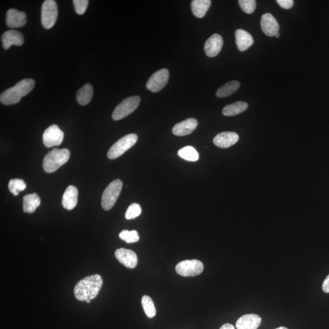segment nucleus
<instances>
[{
	"instance_id": "nucleus-1",
	"label": "nucleus",
	"mask_w": 329,
	"mask_h": 329,
	"mask_svg": "<svg viewBox=\"0 0 329 329\" xmlns=\"http://www.w3.org/2000/svg\"><path fill=\"white\" fill-rule=\"evenodd\" d=\"M103 279L99 275L88 276L80 281L74 289V297L77 300L86 301L95 299L102 286Z\"/></svg>"
},
{
	"instance_id": "nucleus-2",
	"label": "nucleus",
	"mask_w": 329,
	"mask_h": 329,
	"mask_svg": "<svg viewBox=\"0 0 329 329\" xmlns=\"http://www.w3.org/2000/svg\"><path fill=\"white\" fill-rule=\"evenodd\" d=\"M35 85L32 79H24L19 81L14 86L8 88L1 94L0 101L5 105L18 103L22 97L31 92Z\"/></svg>"
},
{
	"instance_id": "nucleus-3",
	"label": "nucleus",
	"mask_w": 329,
	"mask_h": 329,
	"mask_svg": "<svg viewBox=\"0 0 329 329\" xmlns=\"http://www.w3.org/2000/svg\"><path fill=\"white\" fill-rule=\"evenodd\" d=\"M70 152L68 149L54 148L44 157L43 168L46 173H51L62 167L70 159Z\"/></svg>"
},
{
	"instance_id": "nucleus-4",
	"label": "nucleus",
	"mask_w": 329,
	"mask_h": 329,
	"mask_svg": "<svg viewBox=\"0 0 329 329\" xmlns=\"http://www.w3.org/2000/svg\"><path fill=\"white\" fill-rule=\"evenodd\" d=\"M123 182L120 179H116L109 184L102 195L101 206L105 211H109L115 205L120 195Z\"/></svg>"
},
{
	"instance_id": "nucleus-5",
	"label": "nucleus",
	"mask_w": 329,
	"mask_h": 329,
	"mask_svg": "<svg viewBox=\"0 0 329 329\" xmlns=\"http://www.w3.org/2000/svg\"><path fill=\"white\" fill-rule=\"evenodd\" d=\"M138 136L135 134H129L121 138L109 149L107 156L110 159H115L123 155L125 152L137 143Z\"/></svg>"
},
{
	"instance_id": "nucleus-6",
	"label": "nucleus",
	"mask_w": 329,
	"mask_h": 329,
	"mask_svg": "<svg viewBox=\"0 0 329 329\" xmlns=\"http://www.w3.org/2000/svg\"><path fill=\"white\" fill-rule=\"evenodd\" d=\"M140 103L139 96H130L117 105L112 113L113 120H121L134 112Z\"/></svg>"
},
{
	"instance_id": "nucleus-7",
	"label": "nucleus",
	"mask_w": 329,
	"mask_h": 329,
	"mask_svg": "<svg viewBox=\"0 0 329 329\" xmlns=\"http://www.w3.org/2000/svg\"><path fill=\"white\" fill-rule=\"evenodd\" d=\"M58 15L57 5L54 0H46L41 6V24L45 29L51 28L56 23Z\"/></svg>"
},
{
	"instance_id": "nucleus-8",
	"label": "nucleus",
	"mask_w": 329,
	"mask_h": 329,
	"mask_svg": "<svg viewBox=\"0 0 329 329\" xmlns=\"http://www.w3.org/2000/svg\"><path fill=\"white\" fill-rule=\"evenodd\" d=\"M204 265L198 260H186L178 263L176 267V272L184 277H193L203 273Z\"/></svg>"
},
{
	"instance_id": "nucleus-9",
	"label": "nucleus",
	"mask_w": 329,
	"mask_h": 329,
	"mask_svg": "<svg viewBox=\"0 0 329 329\" xmlns=\"http://www.w3.org/2000/svg\"><path fill=\"white\" fill-rule=\"evenodd\" d=\"M169 71L166 68L157 71L152 75L147 83L146 88L152 92H158L167 85L169 79Z\"/></svg>"
},
{
	"instance_id": "nucleus-10",
	"label": "nucleus",
	"mask_w": 329,
	"mask_h": 329,
	"mask_svg": "<svg viewBox=\"0 0 329 329\" xmlns=\"http://www.w3.org/2000/svg\"><path fill=\"white\" fill-rule=\"evenodd\" d=\"M64 137L63 131L56 124L48 127L43 134V143L47 148L59 146Z\"/></svg>"
},
{
	"instance_id": "nucleus-11",
	"label": "nucleus",
	"mask_w": 329,
	"mask_h": 329,
	"mask_svg": "<svg viewBox=\"0 0 329 329\" xmlns=\"http://www.w3.org/2000/svg\"><path fill=\"white\" fill-rule=\"evenodd\" d=\"M115 256L118 261L127 268H134L137 265V254L134 251L125 248H120L115 251Z\"/></svg>"
},
{
	"instance_id": "nucleus-12",
	"label": "nucleus",
	"mask_w": 329,
	"mask_h": 329,
	"mask_svg": "<svg viewBox=\"0 0 329 329\" xmlns=\"http://www.w3.org/2000/svg\"><path fill=\"white\" fill-rule=\"evenodd\" d=\"M223 46V37L218 34H214L206 41L204 50L207 56L214 57L220 53Z\"/></svg>"
},
{
	"instance_id": "nucleus-13",
	"label": "nucleus",
	"mask_w": 329,
	"mask_h": 329,
	"mask_svg": "<svg viewBox=\"0 0 329 329\" xmlns=\"http://www.w3.org/2000/svg\"><path fill=\"white\" fill-rule=\"evenodd\" d=\"M261 27L262 31L267 36H275L279 32V25L276 19L270 13H266L263 15L261 18Z\"/></svg>"
},
{
	"instance_id": "nucleus-14",
	"label": "nucleus",
	"mask_w": 329,
	"mask_h": 329,
	"mask_svg": "<svg viewBox=\"0 0 329 329\" xmlns=\"http://www.w3.org/2000/svg\"><path fill=\"white\" fill-rule=\"evenodd\" d=\"M239 140V135L236 132L228 131L217 135L214 139V143L218 147L228 148L236 144Z\"/></svg>"
},
{
	"instance_id": "nucleus-15",
	"label": "nucleus",
	"mask_w": 329,
	"mask_h": 329,
	"mask_svg": "<svg viewBox=\"0 0 329 329\" xmlns=\"http://www.w3.org/2000/svg\"><path fill=\"white\" fill-rule=\"evenodd\" d=\"M2 46L7 49L12 45L21 46L24 43L23 34L16 30H9L2 34L1 36Z\"/></svg>"
},
{
	"instance_id": "nucleus-16",
	"label": "nucleus",
	"mask_w": 329,
	"mask_h": 329,
	"mask_svg": "<svg viewBox=\"0 0 329 329\" xmlns=\"http://www.w3.org/2000/svg\"><path fill=\"white\" fill-rule=\"evenodd\" d=\"M27 22L26 15L15 9H10L6 13V24L9 27H20L25 25Z\"/></svg>"
},
{
	"instance_id": "nucleus-17",
	"label": "nucleus",
	"mask_w": 329,
	"mask_h": 329,
	"mask_svg": "<svg viewBox=\"0 0 329 329\" xmlns=\"http://www.w3.org/2000/svg\"><path fill=\"white\" fill-rule=\"evenodd\" d=\"M198 124V121L195 118L186 119L173 127V133L177 136L189 135L197 128Z\"/></svg>"
},
{
	"instance_id": "nucleus-18",
	"label": "nucleus",
	"mask_w": 329,
	"mask_h": 329,
	"mask_svg": "<svg viewBox=\"0 0 329 329\" xmlns=\"http://www.w3.org/2000/svg\"><path fill=\"white\" fill-rule=\"evenodd\" d=\"M262 319L259 315L248 314L243 315L236 323L237 329H257L261 325Z\"/></svg>"
},
{
	"instance_id": "nucleus-19",
	"label": "nucleus",
	"mask_w": 329,
	"mask_h": 329,
	"mask_svg": "<svg viewBox=\"0 0 329 329\" xmlns=\"http://www.w3.org/2000/svg\"><path fill=\"white\" fill-rule=\"evenodd\" d=\"M238 48L240 51H245L253 45L254 39L250 33L242 29H237L235 33Z\"/></svg>"
},
{
	"instance_id": "nucleus-20",
	"label": "nucleus",
	"mask_w": 329,
	"mask_h": 329,
	"mask_svg": "<svg viewBox=\"0 0 329 329\" xmlns=\"http://www.w3.org/2000/svg\"><path fill=\"white\" fill-rule=\"evenodd\" d=\"M78 190L73 185L68 186L63 193L62 204L63 207L67 210H72L77 205Z\"/></svg>"
},
{
	"instance_id": "nucleus-21",
	"label": "nucleus",
	"mask_w": 329,
	"mask_h": 329,
	"mask_svg": "<svg viewBox=\"0 0 329 329\" xmlns=\"http://www.w3.org/2000/svg\"><path fill=\"white\" fill-rule=\"evenodd\" d=\"M211 0H193L191 4L192 10L196 17L203 18L211 6Z\"/></svg>"
},
{
	"instance_id": "nucleus-22",
	"label": "nucleus",
	"mask_w": 329,
	"mask_h": 329,
	"mask_svg": "<svg viewBox=\"0 0 329 329\" xmlns=\"http://www.w3.org/2000/svg\"><path fill=\"white\" fill-rule=\"evenodd\" d=\"M248 108V104L244 101H237L236 103L227 105L224 107L222 113L227 117H233L245 112Z\"/></svg>"
},
{
	"instance_id": "nucleus-23",
	"label": "nucleus",
	"mask_w": 329,
	"mask_h": 329,
	"mask_svg": "<svg viewBox=\"0 0 329 329\" xmlns=\"http://www.w3.org/2000/svg\"><path fill=\"white\" fill-rule=\"evenodd\" d=\"M40 198L37 193L26 195L23 198V211L32 214L40 205Z\"/></svg>"
},
{
	"instance_id": "nucleus-24",
	"label": "nucleus",
	"mask_w": 329,
	"mask_h": 329,
	"mask_svg": "<svg viewBox=\"0 0 329 329\" xmlns=\"http://www.w3.org/2000/svg\"><path fill=\"white\" fill-rule=\"evenodd\" d=\"M93 95V89L92 85L86 84L77 91L76 93V99L77 102L81 106H85L92 100Z\"/></svg>"
},
{
	"instance_id": "nucleus-25",
	"label": "nucleus",
	"mask_w": 329,
	"mask_h": 329,
	"mask_svg": "<svg viewBox=\"0 0 329 329\" xmlns=\"http://www.w3.org/2000/svg\"><path fill=\"white\" fill-rule=\"evenodd\" d=\"M240 87V83L237 81H232L226 83L222 87L218 88L216 95L217 97L225 98L231 96L237 92Z\"/></svg>"
},
{
	"instance_id": "nucleus-26",
	"label": "nucleus",
	"mask_w": 329,
	"mask_h": 329,
	"mask_svg": "<svg viewBox=\"0 0 329 329\" xmlns=\"http://www.w3.org/2000/svg\"><path fill=\"white\" fill-rule=\"evenodd\" d=\"M179 156L182 159L190 162H196L199 159V153L193 146H187L179 149L178 151Z\"/></svg>"
},
{
	"instance_id": "nucleus-27",
	"label": "nucleus",
	"mask_w": 329,
	"mask_h": 329,
	"mask_svg": "<svg viewBox=\"0 0 329 329\" xmlns=\"http://www.w3.org/2000/svg\"><path fill=\"white\" fill-rule=\"evenodd\" d=\"M142 305L143 310L149 319L156 316V309L152 299L148 296H143L142 299Z\"/></svg>"
},
{
	"instance_id": "nucleus-28",
	"label": "nucleus",
	"mask_w": 329,
	"mask_h": 329,
	"mask_svg": "<svg viewBox=\"0 0 329 329\" xmlns=\"http://www.w3.org/2000/svg\"><path fill=\"white\" fill-rule=\"evenodd\" d=\"M26 188L25 182L20 179H11L8 184V189L14 196L18 195L19 192L25 190Z\"/></svg>"
},
{
	"instance_id": "nucleus-29",
	"label": "nucleus",
	"mask_w": 329,
	"mask_h": 329,
	"mask_svg": "<svg viewBox=\"0 0 329 329\" xmlns=\"http://www.w3.org/2000/svg\"><path fill=\"white\" fill-rule=\"evenodd\" d=\"M119 237L123 241L128 243H133L139 242L140 237L136 231L123 230L119 234Z\"/></svg>"
},
{
	"instance_id": "nucleus-30",
	"label": "nucleus",
	"mask_w": 329,
	"mask_h": 329,
	"mask_svg": "<svg viewBox=\"0 0 329 329\" xmlns=\"http://www.w3.org/2000/svg\"><path fill=\"white\" fill-rule=\"evenodd\" d=\"M142 213V208L139 204L133 203L130 205L126 212L125 217L127 220L134 219L140 216Z\"/></svg>"
},
{
	"instance_id": "nucleus-31",
	"label": "nucleus",
	"mask_w": 329,
	"mask_h": 329,
	"mask_svg": "<svg viewBox=\"0 0 329 329\" xmlns=\"http://www.w3.org/2000/svg\"><path fill=\"white\" fill-rule=\"evenodd\" d=\"M239 3L241 9L248 14L253 13L256 8L255 0H239Z\"/></svg>"
},
{
	"instance_id": "nucleus-32",
	"label": "nucleus",
	"mask_w": 329,
	"mask_h": 329,
	"mask_svg": "<svg viewBox=\"0 0 329 329\" xmlns=\"http://www.w3.org/2000/svg\"><path fill=\"white\" fill-rule=\"evenodd\" d=\"M88 2L89 1L88 0H74L73 2L76 13L79 15L84 13L87 9Z\"/></svg>"
},
{
	"instance_id": "nucleus-33",
	"label": "nucleus",
	"mask_w": 329,
	"mask_h": 329,
	"mask_svg": "<svg viewBox=\"0 0 329 329\" xmlns=\"http://www.w3.org/2000/svg\"><path fill=\"white\" fill-rule=\"evenodd\" d=\"M278 4L285 9H291L294 4L293 0H278Z\"/></svg>"
},
{
	"instance_id": "nucleus-34",
	"label": "nucleus",
	"mask_w": 329,
	"mask_h": 329,
	"mask_svg": "<svg viewBox=\"0 0 329 329\" xmlns=\"http://www.w3.org/2000/svg\"><path fill=\"white\" fill-rule=\"evenodd\" d=\"M323 290L326 293H329V275L326 278L323 284Z\"/></svg>"
},
{
	"instance_id": "nucleus-35",
	"label": "nucleus",
	"mask_w": 329,
	"mask_h": 329,
	"mask_svg": "<svg viewBox=\"0 0 329 329\" xmlns=\"http://www.w3.org/2000/svg\"><path fill=\"white\" fill-rule=\"evenodd\" d=\"M220 329H235V328L233 325L229 324V323H227V324L221 326Z\"/></svg>"
},
{
	"instance_id": "nucleus-36",
	"label": "nucleus",
	"mask_w": 329,
	"mask_h": 329,
	"mask_svg": "<svg viewBox=\"0 0 329 329\" xmlns=\"http://www.w3.org/2000/svg\"><path fill=\"white\" fill-rule=\"evenodd\" d=\"M275 37L277 38L280 37V33H277V34H276Z\"/></svg>"
},
{
	"instance_id": "nucleus-37",
	"label": "nucleus",
	"mask_w": 329,
	"mask_h": 329,
	"mask_svg": "<svg viewBox=\"0 0 329 329\" xmlns=\"http://www.w3.org/2000/svg\"><path fill=\"white\" fill-rule=\"evenodd\" d=\"M276 329H287V328H285V327H280Z\"/></svg>"
},
{
	"instance_id": "nucleus-38",
	"label": "nucleus",
	"mask_w": 329,
	"mask_h": 329,
	"mask_svg": "<svg viewBox=\"0 0 329 329\" xmlns=\"http://www.w3.org/2000/svg\"><path fill=\"white\" fill-rule=\"evenodd\" d=\"M85 302H87V303L89 304L91 302V300H87L86 301H85Z\"/></svg>"
}]
</instances>
